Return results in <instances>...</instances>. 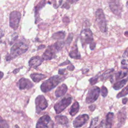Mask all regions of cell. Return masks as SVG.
Segmentation results:
<instances>
[{
  "mask_svg": "<svg viewBox=\"0 0 128 128\" xmlns=\"http://www.w3.org/2000/svg\"><path fill=\"white\" fill-rule=\"evenodd\" d=\"M112 124V123L108 122L106 120H102L100 124L99 128H111Z\"/></svg>",
  "mask_w": 128,
  "mask_h": 128,
  "instance_id": "obj_28",
  "label": "cell"
},
{
  "mask_svg": "<svg viewBox=\"0 0 128 128\" xmlns=\"http://www.w3.org/2000/svg\"><path fill=\"white\" fill-rule=\"evenodd\" d=\"M29 48V44L26 42V40H20L16 42L11 48L10 53L6 56V61H10L20 56L26 52Z\"/></svg>",
  "mask_w": 128,
  "mask_h": 128,
  "instance_id": "obj_1",
  "label": "cell"
},
{
  "mask_svg": "<svg viewBox=\"0 0 128 128\" xmlns=\"http://www.w3.org/2000/svg\"><path fill=\"white\" fill-rule=\"evenodd\" d=\"M98 76H94V77H93V78H90V80H89V82H90V84H92V85H94V84L96 83L98 81Z\"/></svg>",
  "mask_w": 128,
  "mask_h": 128,
  "instance_id": "obj_33",
  "label": "cell"
},
{
  "mask_svg": "<svg viewBox=\"0 0 128 128\" xmlns=\"http://www.w3.org/2000/svg\"><path fill=\"white\" fill-rule=\"evenodd\" d=\"M128 94V84L124 87L119 93H118L116 95L117 98H120L123 97L124 96H126Z\"/></svg>",
  "mask_w": 128,
  "mask_h": 128,
  "instance_id": "obj_27",
  "label": "cell"
},
{
  "mask_svg": "<svg viewBox=\"0 0 128 128\" xmlns=\"http://www.w3.org/2000/svg\"><path fill=\"white\" fill-rule=\"evenodd\" d=\"M80 40L83 47L84 45L87 44H90L94 42L92 33L90 28H84L81 31L80 34Z\"/></svg>",
  "mask_w": 128,
  "mask_h": 128,
  "instance_id": "obj_5",
  "label": "cell"
},
{
  "mask_svg": "<svg viewBox=\"0 0 128 128\" xmlns=\"http://www.w3.org/2000/svg\"><path fill=\"white\" fill-rule=\"evenodd\" d=\"M124 34H125L126 36H128V32H126L124 33Z\"/></svg>",
  "mask_w": 128,
  "mask_h": 128,
  "instance_id": "obj_45",
  "label": "cell"
},
{
  "mask_svg": "<svg viewBox=\"0 0 128 128\" xmlns=\"http://www.w3.org/2000/svg\"><path fill=\"white\" fill-rule=\"evenodd\" d=\"M79 108H80L79 104L78 102L76 101L72 106L70 108V114L72 116H75L78 112Z\"/></svg>",
  "mask_w": 128,
  "mask_h": 128,
  "instance_id": "obj_23",
  "label": "cell"
},
{
  "mask_svg": "<svg viewBox=\"0 0 128 128\" xmlns=\"http://www.w3.org/2000/svg\"><path fill=\"white\" fill-rule=\"evenodd\" d=\"M96 21L100 31L106 32L107 30L106 22L104 12L101 8H98L96 12Z\"/></svg>",
  "mask_w": 128,
  "mask_h": 128,
  "instance_id": "obj_4",
  "label": "cell"
},
{
  "mask_svg": "<svg viewBox=\"0 0 128 128\" xmlns=\"http://www.w3.org/2000/svg\"><path fill=\"white\" fill-rule=\"evenodd\" d=\"M118 126H121L125 122L126 119V112L125 108H122L118 114Z\"/></svg>",
  "mask_w": 128,
  "mask_h": 128,
  "instance_id": "obj_15",
  "label": "cell"
},
{
  "mask_svg": "<svg viewBox=\"0 0 128 128\" xmlns=\"http://www.w3.org/2000/svg\"><path fill=\"white\" fill-rule=\"evenodd\" d=\"M127 75L126 72H123L122 71L118 72L116 74H115V78L116 80H118L121 79L124 77H125Z\"/></svg>",
  "mask_w": 128,
  "mask_h": 128,
  "instance_id": "obj_29",
  "label": "cell"
},
{
  "mask_svg": "<svg viewBox=\"0 0 128 128\" xmlns=\"http://www.w3.org/2000/svg\"><path fill=\"white\" fill-rule=\"evenodd\" d=\"M4 36V32H3V30L0 28V38Z\"/></svg>",
  "mask_w": 128,
  "mask_h": 128,
  "instance_id": "obj_42",
  "label": "cell"
},
{
  "mask_svg": "<svg viewBox=\"0 0 128 128\" xmlns=\"http://www.w3.org/2000/svg\"><path fill=\"white\" fill-rule=\"evenodd\" d=\"M113 118H114V114H113L112 112H108V113L107 114L106 116V120H107L108 122H110L112 123Z\"/></svg>",
  "mask_w": 128,
  "mask_h": 128,
  "instance_id": "obj_32",
  "label": "cell"
},
{
  "mask_svg": "<svg viewBox=\"0 0 128 128\" xmlns=\"http://www.w3.org/2000/svg\"></svg>",
  "mask_w": 128,
  "mask_h": 128,
  "instance_id": "obj_47",
  "label": "cell"
},
{
  "mask_svg": "<svg viewBox=\"0 0 128 128\" xmlns=\"http://www.w3.org/2000/svg\"><path fill=\"white\" fill-rule=\"evenodd\" d=\"M89 118L87 114H82L78 116L73 122V126L75 128H78L84 124Z\"/></svg>",
  "mask_w": 128,
  "mask_h": 128,
  "instance_id": "obj_11",
  "label": "cell"
},
{
  "mask_svg": "<svg viewBox=\"0 0 128 128\" xmlns=\"http://www.w3.org/2000/svg\"><path fill=\"white\" fill-rule=\"evenodd\" d=\"M121 68L128 70V48L122 54V60L121 62Z\"/></svg>",
  "mask_w": 128,
  "mask_h": 128,
  "instance_id": "obj_19",
  "label": "cell"
},
{
  "mask_svg": "<svg viewBox=\"0 0 128 128\" xmlns=\"http://www.w3.org/2000/svg\"><path fill=\"white\" fill-rule=\"evenodd\" d=\"M67 69L70 71H72L74 69V66L72 64H70L67 67Z\"/></svg>",
  "mask_w": 128,
  "mask_h": 128,
  "instance_id": "obj_38",
  "label": "cell"
},
{
  "mask_svg": "<svg viewBox=\"0 0 128 128\" xmlns=\"http://www.w3.org/2000/svg\"><path fill=\"white\" fill-rule=\"evenodd\" d=\"M46 4V1L45 0H41L40 1L38 4L34 7V16H35V23H37L40 20L39 16V11L44 7Z\"/></svg>",
  "mask_w": 128,
  "mask_h": 128,
  "instance_id": "obj_16",
  "label": "cell"
},
{
  "mask_svg": "<svg viewBox=\"0 0 128 128\" xmlns=\"http://www.w3.org/2000/svg\"><path fill=\"white\" fill-rule=\"evenodd\" d=\"M72 98L71 96L65 97L62 99L60 101L56 102L54 108L56 114H58L67 108L72 102Z\"/></svg>",
  "mask_w": 128,
  "mask_h": 128,
  "instance_id": "obj_8",
  "label": "cell"
},
{
  "mask_svg": "<svg viewBox=\"0 0 128 128\" xmlns=\"http://www.w3.org/2000/svg\"><path fill=\"white\" fill-rule=\"evenodd\" d=\"M100 92L101 95L103 96V97H106L108 93V89L107 88L104 86H102L100 90Z\"/></svg>",
  "mask_w": 128,
  "mask_h": 128,
  "instance_id": "obj_31",
  "label": "cell"
},
{
  "mask_svg": "<svg viewBox=\"0 0 128 128\" xmlns=\"http://www.w3.org/2000/svg\"><path fill=\"white\" fill-rule=\"evenodd\" d=\"M100 90V89L98 86H94L90 88L86 98V103L92 104L94 102L99 96Z\"/></svg>",
  "mask_w": 128,
  "mask_h": 128,
  "instance_id": "obj_9",
  "label": "cell"
},
{
  "mask_svg": "<svg viewBox=\"0 0 128 128\" xmlns=\"http://www.w3.org/2000/svg\"><path fill=\"white\" fill-rule=\"evenodd\" d=\"M70 2H68V0H67L66 2L62 5V7L66 9H68L70 7Z\"/></svg>",
  "mask_w": 128,
  "mask_h": 128,
  "instance_id": "obj_35",
  "label": "cell"
},
{
  "mask_svg": "<svg viewBox=\"0 0 128 128\" xmlns=\"http://www.w3.org/2000/svg\"><path fill=\"white\" fill-rule=\"evenodd\" d=\"M8 124L0 116V128H8Z\"/></svg>",
  "mask_w": 128,
  "mask_h": 128,
  "instance_id": "obj_30",
  "label": "cell"
},
{
  "mask_svg": "<svg viewBox=\"0 0 128 128\" xmlns=\"http://www.w3.org/2000/svg\"><path fill=\"white\" fill-rule=\"evenodd\" d=\"M16 86L20 90H24L32 88L34 84L28 79L22 78L16 82Z\"/></svg>",
  "mask_w": 128,
  "mask_h": 128,
  "instance_id": "obj_12",
  "label": "cell"
},
{
  "mask_svg": "<svg viewBox=\"0 0 128 128\" xmlns=\"http://www.w3.org/2000/svg\"><path fill=\"white\" fill-rule=\"evenodd\" d=\"M3 76H4V72H2L0 71V80L2 78Z\"/></svg>",
  "mask_w": 128,
  "mask_h": 128,
  "instance_id": "obj_43",
  "label": "cell"
},
{
  "mask_svg": "<svg viewBox=\"0 0 128 128\" xmlns=\"http://www.w3.org/2000/svg\"><path fill=\"white\" fill-rule=\"evenodd\" d=\"M72 38H73V34L72 33H70L69 34L68 38H67V40L66 42V44H70V42H72Z\"/></svg>",
  "mask_w": 128,
  "mask_h": 128,
  "instance_id": "obj_34",
  "label": "cell"
},
{
  "mask_svg": "<svg viewBox=\"0 0 128 128\" xmlns=\"http://www.w3.org/2000/svg\"><path fill=\"white\" fill-rule=\"evenodd\" d=\"M54 123L48 115L41 116L38 120L36 128H53Z\"/></svg>",
  "mask_w": 128,
  "mask_h": 128,
  "instance_id": "obj_7",
  "label": "cell"
},
{
  "mask_svg": "<svg viewBox=\"0 0 128 128\" xmlns=\"http://www.w3.org/2000/svg\"><path fill=\"white\" fill-rule=\"evenodd\" d=\"M69 56L71 58L76 60L80 58V54L78 52L76 44H74L72 47L70 51L69 52Z\"/></svg>",
  "mask_w": 128,
  "mask_h": 128,
  "instance_id": "obj_18",
  "label": "cell"
},
{
  "mask_svg": "<svg viewBox=\"0 0 128 128\" xmlns=\"http://www.w3.org/2000/svg\"><path fill=\"white\" fill-rule=\"evenodd\" d=\"M14 128H20L18 125L16 124V125L15 126H14Z\"/></svg>",
  "mask_w": 128,
  "mask_h": 128,
  "instance_id": "obj_46",
  "label": "cell"
},
{
  "mask_svg": "<svg viewBox=\"0 0 128 128\" xmlns=\"http://www.w3.org/2000/svg\"><path fill=\"white\" fill-rule=\"evenodd\" d=\"M36 104V112L37 114H40L42 111L44 110L48 106V103L42 95H39L38 96L35 100Z\"/></svg>",
  "mask_w": 128,
  "mask_h": 128,
  "instance_id": "obj_10",
  "label": "cell"
},
{
  "mask_svg": "<svg viewBox=\"0 0 128 128\" xmlns=\"http://www.w3.org/2000/svg\"><path fill=\"white\" fill-rule=\"evenodd\" d=\"M65 36H66V32H64L60 31V32H58L54 33L52 35V38L54 40H62L64 38Z\"/></svg>",
  "mask_w": 128,
  "mask_h": 128,
  "instance_id": "obj_24",
  "label": "cell"
},
{
  "mask_svg": "<svg viewBox=\"0 0 128 128\" xmlns=\"http://www.w3.org/2000/svg\"><path fill=\"white\" fill-rule=\"evenodd\" d=\"M22 68V67H20V68H16L14 69V70H13L12 72H13L14 74H17L18 72H20V70Z\"/></svg>",
  "mask_w": 128,
  "mask_h": 128,
  "instance_id": "obj_40",
  "label": "cell"
},
{
  "mask_svg": "<svg viewBox=\"0 0 128 128\" xmlns=\"http://www.w3.org/2000/svg\"><path fill=\"white\" fill-rule=\"evenodd\" d=\"M68 90L67 86L64 84L59 86L55 91V96L56 98H60L64 96Z\"/></svg>",
  "mask_w": 128,
  "mask_h": 128,
  "instance_id": "obj_17",
  "label": "cell"
},
{
  "mask_svg": "<svg viewBox=\"0 0 128 128\" xmlns=\"http://www.w3.org/2000/svg\"><path fill=\"white\" fill-rule=\"evenodd\" d=\"M127 102H128V98H124L122 99V104H126Z\"/></svg>",
  "mask_w": 128,
  "mask_h": 128,
  "instance_id": "obj_41",
  "label": "cell"
},
{
  "mask_svg": "<svg viewBox=\"0 0 128 128\" xmlns=\"http://www.w3.org/2000/svg\"><path fill=\"white\" fill-rule=\"evenodd\" d=\"M55 120L58 124L62 125H66L68 122V118L64 116H55Z\"/></svg>",
  "mask_w": 128,
  "mask_h": 128,
  "instance_id": "obj_20",
  "label": "cell"
},
{
  "mask_svg": "<svg viewBox=\"0 0 128 128\" xmlns=\"http://www.w3.org/2000/svg\"><path fill=\"white\" fill-rule=\"evenodd\" d=\"M109 6L112 12L116 15L120 16L122 8L118 1H110L109 2Z\"/></svg>",
  "mask_w": 128,
  "mask_h": 128,
  "instance_id": "obj_13",
  "label": "cell"
},
{
  "mask_svg": "<svg viewBox=\"0 0 128 128\" xmlns=\"http://www.w3.org/2000/svg\"><path fill=\"white\" fill-rule=\"evenodd\" d=\"M21 18V14L18 11H12L10 14V26L14 30H16L18 27Z\"/></svg>",
  "mask_w": 128,
  "mask_h": 128,
  "instance_id": "obj_6",
  "label": "cell"
},
{
  "mask_svg": "<svg viewBox=\"0 0 128 128\" xmlns=\"http://www.w3.org/2000/svg\"><path fill=\"white\" fill-rule=\"evenodd\" d=\"M128 80V76L124 79H122L121 80L118 81L116 83H114L112 87L114 90H118L120 88H122L125 85V84L127 82Z\"/></svg>",
  "mask_w": 128,
  "mask_h": 128,
  "instance_id": "obj_22",
  "label": "cell"
},
{
  "mask_svg": "<svg viewBox=\"0 0 128 128\" xmlns=\"http://www.w3.org/2000/svg\"><path fill=\"white\" fill-rule=\"evenodd\" d=\"M64 79L65 77L62 76H54L42 83L40 86V90L44 93L47 92L56 87Z\"/></svg>",
  "mask_w": 128,
  "mask_h": 128,
  "instance_id": "obj_3",
  "label": "cell"
},
{
  "mask_svg": "<svg viewBox=\"0 0 128 128\" xmlns=\"http://www.w3.org/2000/svg\"><path fill=\"white\" fill-rule=\"evenodd\" d=\"M64 45L63 40H58L54 44L48 46L42 55L44 60H48L54 58L56 56V54L60 52Z\"/></svg>",
  "mask_w": 128,
  "mask_h": 128,
  "instance_id": "obj_2",
  "label": "cell"
},
{
  "mask_svg": "<svg viewBox=\"0 0 128 128\" xmlns=\"http://www.w3.org/2000/svg\"><path fill=\"white\" fill-rule=\"evenodd\" d=\"M88 108L90 111H94L96 108V106L94 104H92L88 106Z\"/></svg>",
  "mask_w": 128,
  "mask_h": 128,
  "instance_id": "obj_39",
  "label": "cell"
},
{
  "mask_svg": "<svg viewBox=\"0 0 128 128\" xmlns=\"http://www.w3.org/2000/svg\"><path fill=\"white\" fill-rule=\"evenodd\" d=\"M30 77L32 80L35 82H38L41 80H44L46 78V76L44 74H30Z\"/></svg>",
  "mask_w": 128,
  "mask_h": 128,
  "instance_id": "obj_21",
  "label": "cell"
},
{
  "mask_svg": "<svg viewBox=\"0 0 128 128\" xmlns=\"http://www.w3.org/2000/svg\"><path fill=\"white\" fill-rule=\"evenodd\" d=\"M100 124L98 122V118H94L92 120L88 128H99Z\"/></svg>",
  "mask_w": 128,
  "mask_h": 128,
  "instance_id": "obj_25",
  "label": "cell"
},
{
  "mask_svg": "<svg viewBox=\"0 0 128 128\" xmlns=\"http://www.w3.org/2000/svg\"><path fill=\"white\" fill-rule=\"evenodd\" d=\"M44 60L42 56H34L32 57L28 61V66L30 68H36L40 66Z\"/></svg>",
  "mask_w": 128,
  "mask_h": 128,
  "instance_id": "obj_14",
  "label": "cell"
},
{
  "mask_svg": "<svg viewBox=\"0 0 128 128\" xmlns=\"http://www.w3.org/2000/svg\"><path fill=\"white\" fill-rule=\"evenodd\" d=\"M114 71V69H110L104 72L101 76H100V78L102 80H105L107 79L110 76L112 72Z\"/></svg>",
  "mask_w": 128,
  "mask_h": 128,
  "instance_id": "obj_26",
  "label": "cell"
},
{
  "mask_svg": "<svg viewBox=\"0 0 128 128\" xmlns=\"http://www.w3.org/2000/svg\"><path fill=\"white\" fill-rule=\"evenodd\" d=\"M66 72V68H62V69H59L58 70V74L60 75H64V74Z\"/></svg>",
  "mask_w": 128,
  "mask_h": 128,
  "instance_id": "obj_36",
  "label": "cell"
},
{
  "mask_svg": "<svg viewBox=\"0 0 128 128\" xmlns=\"http://www.w3.org/2000/svg\"><path fill=\"white\" fill-rule=\"evenodd\" d=\"M68 64H70V62L68 60H66L64 61V62L60 64H59V66H64V65Z\"/></svg>",
  "mask_w": 128,
  "mask_h": 128,
  "instance_id": "obj_37",
  "label": "cell"
},
{
  "mask_svg": "<svg viewBox=\"0 0 128 128\" xmlns=\"http://www.w3.org/2000/svg\"><path fill=\"white\" fill-rule=\"evenodd\" d=\"M45 47V46L44 45H40V46L38 47V50H40V49H41V48H44Z\"/></svg>",
  "mask_w": 128,
  "mask_h": 128,
  "instance_id": "obj_44",
  "label": "cell"
}]
</instances>
